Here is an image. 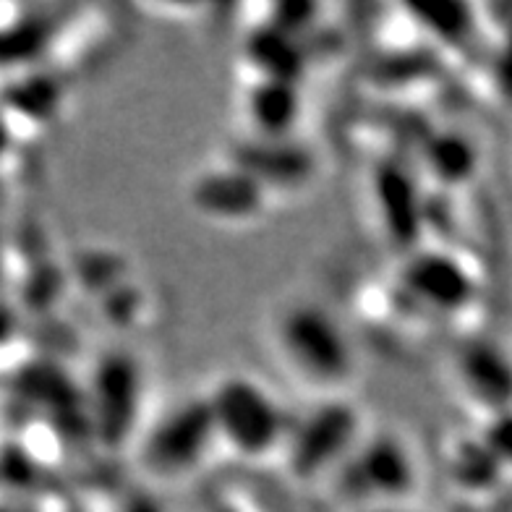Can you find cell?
I'll list each match as a JSON object with an SVG mask.
<instances>
[{
  "label": "cell",
  "instance_id": "cell-1",
  "mask_svg": "<svg viewBox=\"0 0 512 512\" xmlns=\"http://www.w3.org/2000/svg\"><path fill=\"white\" fill-rule=\"evenodd\" d=\"M270 343L277 364L304 390L317 392V400L345 395L356 382L358 348L351 332L319 301H285L270 319Z\"/></svg>",
  "mask_w": 512,
  "mask_h": 512
},
{
  "label": "cell",
  "instance_id": "cell-2",
  "mask_svg": "<svg viewBox=\"0 0 512 512\" xmlns=\"http://www.w3.org/2000/svg\"><path fill=\"white\" fill-rule=\"evenodd\" d=\"M215 424L217 445L243 460L283 455L296 418L270 384L246 371H230L204 395Z\"/></svg>",
  "mask_w": 512,
  "mask_h": 512
},
{
  "label": "cell",
  "instance_id": "cell-3",
  "mask_svg": "<svg viewBox=\"0 0 512 512\" xmlns=\"http://www.w3.org/2000/svg\"><path fill=\"white\" fill-rule=\"evenodd\" d=\"M364 434L361 411L348 395L319 398L309 413L293 421L283 452L285 468L301 484L337 476Z\"/></svg>",
  "mask_w": 512,
  "mask_h": 512
},
{
  "label": "cell",
  "instance_id": "cell-4",
  "mask_svg": "<svg viewBox=\"0 0 512 512\" xmlns=\"http://www.w3.org/2000/svg\"><path fill=\"white\" fill-rule=\"evenodd\" d=\"M217 447L215 424L204 395L173 405L139 442L142 468L157 481H181L194 476Z\"/></svg>",
  "mask_w": 512,
  "mask_h": 512
},
{
  "label": "cell",
  "instance_id": "cell-5",
  "mask_svg": "<svg viewBox=\"0 0 512 512\" xmlns=\"http://www.w3.org/2000/svg\"><path fill=\"white\" fill-rule=\"evenodd\" d=\"M337 479L358 505H411L421 484V463L413 445L400 432L364 434Z\"/></svg>",
  "mask_w": 512,
  "mask_h": 512
},
{
  "label": "cell",
  "instance_id": "cell-6",
  "mask_svg": "<svg viewBox=\"0 0 512 512\" xmlns=\"http://www.w3.org/2000/svg\"><path fill=\"white\" fill-rule=\"evenodd\" d=\"M144 371L131 353L115 351L100 358L87 390L92 429L102 445L123 447L142 434Z\"/></svg>",
  "mask_w": 512,
  "mask_h": 512
},
{
  "label": "cell",
  "instance_id": "cell-7",
  "mask_svg": "<svg viewBox=\"0 0 512 512\" xmlns=\"http://www.w3.org/2000/svg\"><path fill=\"white\" fill-rule=\"evenodd\" d=\"M398 290L418 309L450 317L468 306L476 288L450 251L413 249L398 270Z\"/></svg>",
  "mask_w": 512,
  "mask_h": 512
},
{
  "label": "cell",
  "instance_id": "cell-8",
  "mask_svg": "<svg viewBox=\"0 0 512 512\" xmlns=\"http://www.w3.org/2000/svg\"><path fill=\"white\" fill-rule=\"evenodd\" d=\"M267 194L270 191L262 183L230 160L199 173L189 189V199L196 212L225 225L256 220L267 207Z\"/></svg>",
  "mask_w": 512,
  "mask_h": 512
},
{
  "label": "cell",
  "instance_id": "cell-9",
  "mask_svg": "<svg viewBox=\"0 0 512 512\" xmlns=\"http://www.w3.org/2000/svg\"><path fill=\"white\" fill-rule=\"evenodd\" d=\"M241 113L251 128L254 139H293L304 100L296 81L283 79H251L241 95Z\"/></svg>",
  "mask_w": 512,
  "mask_h": 512
},
{
  "label": "cell",
  "instance_id": "cell-10",
  "mask_svg": "<svg viewBox=\"0 0 512 512\" xmlns=\"http://www.w3.org/2000/svg\"><path fill=\"white\" fill-rule=\"evenodd\" d=\"M233 165L246 170L251 178L262 183L267 191L293 189L298 183H306L314 173V157L293 139H246L238 144L228 157Z\"/></svg>",
  "mask_w": 512,
  "mask_h": 512
},
{
  "label": "cell",
  "instance_id": "cell-11",
  "mask_svg": "<svg viewBox=\"0 0 512 512\" xmlns=\"http://www.w3.org/2000/svg\"><path fill=\"white\" fill-rule=\"evenodd\" d=\"M371 194L384 236L395 246L408 251L416 249L418 228L424 225V204L418 199L411 176L400 165H382L374 173Z\"/></svg>",
  "mask_w": 512,
  "mask_h": 512
},
{
  "label": "cell",
  "instance_id": "cell-12",
  "mask_svg": "<svg viewBox=\"0 0 512 512\" xmlns=\"http://www.w3.org/2000/svg\"><path fill=\"white\" fill-rule=\"evenodd\" d=\"M463 392L492 413H502L512 398V364L492 345H473L455 361Z\"/></svg>",
  "mask_w": 512,
  "mask_h": 512
},
{
  "label": "cell",
  "instance_id": "cell-13",
  "mask_svg": "<svg viewBox=\"0 0 512 512\" xmlns=\"http://www.w3.org/2000/svg\"><path fill=\"white\" fill-rule=\"evenodd\" d=\"M246 55H249L251 71H256V79H283L298 84L304 55H301L298 40H293V34L270 24L267 29L251 34Z\"/></svg>",
  "mask_w": 512,
  "mask_h": 512
},
{
  "label": "cell",
  "instance_id": "cell-14",
  "mask_svg": "<svg viewBox=\"0 0 512 512\" xmlns=\"http://www.w3.org/2000/svg\"><path fill=\"white\" fill-rule=\"evenodd\" d=\"M424 165L442 183L465 181L473 170L471 144L455 134L434 136L424 147Z\"/></svg>",
  "mask_w": 512,
  "mask_h": 512
},
{
  "label": "cell",
  "instance_id": "cell-15",
  "mask_svg": "<svg viewBox=\"0 0 512 512\" xmlns=\"http://www.w3.org/2000/svg\"><path fill=\"white\" fill-rule=\"evenodd\" d=\"M358 512H413L408 505H366Z\"/></svg>",
  "mask_w": 512,
  "mask_h": 512
},
{
  "label": "cell",
  "instance_id": "cell-16",
  "mask_svg": "<svg viewBox=\"0 0 512 512\" xmlns=\"http://www.w3.org/2000/svg\"><path fill=\"white\" fill-rule=\"evenodd\" d=\"M220 512H241V510H233V507H225V510H220Z\"/></svg>",
  "mask_w": 512,
  "mask_h": 512
}]
</instances>
